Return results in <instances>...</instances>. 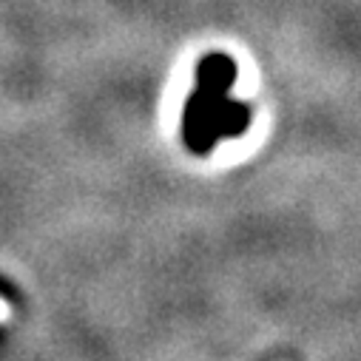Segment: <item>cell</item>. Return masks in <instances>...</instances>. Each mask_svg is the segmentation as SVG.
Wrapping results in <instances>:
<instances>
[{"label": "cell", "instance_id": "cell-1", "mask_svg": "<svg viewBox=\"0 0 361 361\" xmlns=\"http://www.w3.org/2000/svg\"><path fill=\"white\" fill-rule=\"evenodd\" d=\"M236 66L228 54H208L200 60L197 85L185 106L183 134L194 154H211L219 140L239 137L250 126L247 106L231 100Z\"/></svg>", "mask_w": 361, "mask_h": 361}]
</instances>
